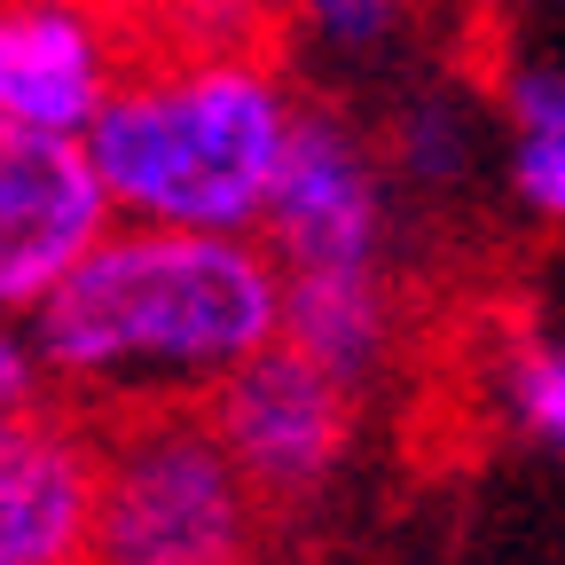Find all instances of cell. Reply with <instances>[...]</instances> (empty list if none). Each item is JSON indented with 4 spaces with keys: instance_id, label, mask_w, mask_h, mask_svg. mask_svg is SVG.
I'll use <instances>...</instances> for the list:
<instances>
[{
    "instance_id": "5bb4252c",
    "label": "cell",
    "mask_w": 565,
    "mask_h": 565,
    "mask_svg": "<svg viewBox=\"0 0 565 565\" xmlns=\"http://www.w3.org/2000/svg\"><path fill=\"white\" fill-rule=\"evenodd\" d=\"M32 401H47V377H40L32 330L0 315V408H32Z\"/></svg>"
},
{
    "instance_id": "7c38bea8",
    "label": "cell",
    "mask_w": 565,
    "mask_h": 565,
    "mask_svg": "<svg viewBox=\"0 0 565 565\" xmlns=\"http://www.w3.org/2000/svg\"><path fill=\"white\" fill-rule=\"evenodd\" d=\"M503 408L534 448L565 456V338H519L503 353Z\"/></svg>"
},
{
    "instance_id": "8fae6325",
    "label": "cell",
    "mask_w": 565,
    "mask_h": 565,
    "mask_svg": "<svg viewBox=\"0 0 565 565\" xmlns=\"http://www.w3.org/2000/svg\"><path fill=\"white\" fill-rule=\"evenodd\" d=\"M471 166H479V134H471V118H463L456 103H440V95H416V103L393 118V134H385V173L408 181V189H456Z\"/></svg>"
},
{
    "instance_id": "3957f363",
    "label": "cell",
    "mask_w": 565,
    "mask_h": 565,
    "mask_svg": "<svg viewBox=\"0 0 565 565\" xmlns=\"http://www.w3.org/2000/svg\"><path fill=\"white\" fill-rule=\"evenodd\" d=\"M267 503L204 408H134L103 424L87 565H252Z\"/></svg>"
},
{
    "instance_id": "4fadbf2b",
    "label": "cell",
    "mask_w": 565,
    "mask_h": 565,
    "mask_svg": "<svg viewBox=\"0 0 565 565\" xmlns=\"http://www.w3.org/2000/svg\"><path fill=\"white\" fill-rule=\"evenodd\" d=\"M299 24L330 47V55H377L401 40L408 0H299Z\"/></svg>"
},
{
    "instance_id": "7a4b0ae2",
    "label": "cell",
    "mask_w": 565,
    "mask_h": 565,
    "mask_svg": "<svg viewBox=\"0 0 565 565\" xmlns=\"http://www.w3.org/2000/svg\"><path fill=\"white\" fill-rule=\"evenodd\" d=\"M299 95L252 47L134 55L103 103L87 158L118 221L189 236H259L299 134Z\"/></svg>"
},
{
    "instance_id": "9c48e42d",
    "label": "cell",
    "mask_w": 565,
    "mask_h": 565,
    "mask_svg": "<svg viewBox=\"0 0 565 565\" xmlns=\"http://www.w3.org/2000/svg\"><path fill=\"white\" fill-rule=\"evenodd\" d=\"M282 345L362 393L393 353V282L385 275H282Z\"/></svg>"
},
{
    "instance_id": "277c9868",
    "label": "cell",
    "mask_w": 565,
    "mask_h": 565,
    "mask_svg": "<svg viewBox=\"0 0 565 565\" xmlns=\"http://www.w3.org/2000/svg\"><path fill=\"white\" fill-rule=\"evenodd\" d=\"M393 173L338 110H299L291 158L267 204V259L282 275H385Z\"/></svg>"
},
{
    "instance_id": "30bf717a",
    "label": "cell",
    "mask_w": 565,
    "mask_h": 565,
    "mask_svg": "<svg viewBox=\"0 0 565 565\" xmlns=\"http://www.w3.org/2000/svg\"><path fill=\"white\" fill-rule=\"evenodd\" d=\"M503 118H511V196L542 228H565V71H511L503 79Z\"/></svg>"
},
{
    "instance_id": "8992f818",
    "label": "cell",
    "mask_w": 565,
    "mask_h": 565,
    "mask_svg": "<svg viewBox=\"0 0 565 565\" xmlns=\"http://www.w3.org/2000/svg\"><path fill=\"white\" fill-rule=\"evenodd\" d=\"M110 228L118 212L87 141L0 126V315L32 322Z\"/></svg>"
},
{
    "instance_id": "ba28073f",
    "label": "cell",
    "mask_w": 565,
    "mask_h": 565,
    "mask_svg": "<svg viewBox=\"0 0 565 565\" xmlns=\"http://www.w3.org/2000/svg\"><path fill=\"white\" fill-rule=\"evenodd\" d=\"M126 63L95 0H0V126L87 141Z\"/></svg>"
},
{
    "instance_id": "5b68a950",
    "label": "cell",
    "mask_w": 565,
    "mask_h": 565,
    "mask_svg": "<svg viewBox=\"0 0 565 565\" xmlns=\"http://www.w3.org/2000/svg\"><path fill=\"white\" fill-rule=\"evenodd\" d=\"M353 408H362V393L330 377L322 362H307L299 345H267L252 370H236L204 401L212 433L236 456V471L259 487V503H299L345 463Z\"/></svg>"
},
{
    "instance_id": "52a82bcc",
    "label": "cell",
    "mask_w": 565,
    "mask_h": 565,
    "mask_svg": "<svg viewBox=\"0 0 565 565\" xmlns=\"http://www.w3.org/2000/svg\"><path fill=\"white\" fill-rule=\"evenodd\" d=\"M103 433L63 408H0V565H87L95 557Z\"/></svg>"
},
{
    "instance_id": "6da1fadb",
    "label": "cell",
    "mask_w": 565,
    "mask_h": 565,
    "mask_svg": "<svg viewBox=\"0 0 565 565\" xmlns=\"http://www.w3.org/2000/svg\"><path fill=\"white\" fill-rule=\"evenodd\" d=\"M47 393L134 408H204L282 345V267L259 236H189L118 221L24 322Z\"/></svg>"
}]
</instances>
